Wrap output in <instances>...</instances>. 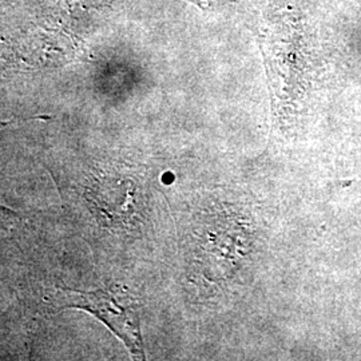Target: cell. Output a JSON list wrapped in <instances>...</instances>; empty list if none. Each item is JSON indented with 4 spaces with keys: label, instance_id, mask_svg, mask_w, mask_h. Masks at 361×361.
Wrapping results in <instances>:
<instances>
[{
    "label": "cell",
    "instance_id": "6da1fadb",
    "mask_svg": "<svg viewBox=\"0 0 361 361\" xmlns=\"http://www.w3.org/2000/svg\"><path fill=\"white\" fill-rule=\"evenodd\" d=\"M79 304L71 308L89 310L104 322L116 336H119L134 355L143 356L142 338L140 332V320L130 301L116 296L113 292H75Z\"/></svg>",
    "mask_w": 361,
    "mask_h": 361
},
{
    "label": "cell",
    "instance_id": "7a4b0ae2",
    "mask_svg": "<svg viewBox=\"0 0 361 361\" xmlns=\"http://www.w3.org/2000/svg\"><path fill=\"white\" fill-rule=\"evenodd\" d=\"M87 200L95 214L111 226L134 224L138 193L133 180L104 177L87 189Z\"/></svg>",
    "mask_w": 361,
    "mask_h": 361
}]
</instances>
